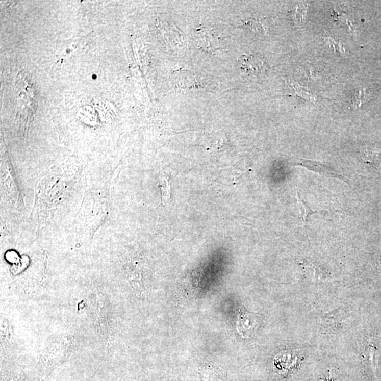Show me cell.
I'll list each match as a JSON object with an SVG mask.
<instances>
[{"label":"cell","instance_id":"2","mask_svg":"<svg viewBox=\"0 0 381 381\" xmlns=\"http://www.w3.org/2000/svg\"><path fill=\"white\" fill-rule=\"evenodd\" d=\"M295 165L305 167V168L314 171V172L321 174V175L328 176V177L340 179V180L346 182L345 178L341 174L337 172L333 167L327 166V165L320 163V162L299 159V161H296Z\"/></svg>","mask_w":381,"mask_h":381},{"label":"cell","instance_id":"6","mask_svg":"<svg viewBox=\"0 0 381 381\" xmlns=\"http://www.w3.org/2000/svg\"><path fill=\"white\" fill-rule=\"evenodd\" d=\"M290 88H292V91H294V93H295L296 95H297L298 96L309 101L314 100V97H313L310 93L306 92L305 90H303L299 85L296 84V83L294 82H290Z\"/></svg>","mask_w":381,"mask_h":381},{"label":"cell","instance_id":"1","mask_svg":"<svg viewBox=\"0 0 381 381\" xmlns=\"http://www.w3.org/2000/svg\"><path fill=\"white\" fill-rule=\"evenodd\" d=\"M239 68L244 72L253 76H261L268 71L266 61L259 55L255 54L243 55L238 60Z\"/></svg>","mask_w":381,"mask_h":381},{"label":"cell","instance_id":"3","mask_svg":"<svg viewBox=\"0 0 381 381\" xmlns=\"http://www.w3.org/2000/svg\"><path fill=\"white\" fill-rule=\"evenodd\" d=\"M206 148L213 152H220L227 145V139L222 133H211L206 136L205 139Z\"/></svg>","mask_w":381,"mask_h":381},{"label":"cell","instance_id":"7","mask_svg":"<svg viewBox=\"0 0 381 381\" xmlns=\"http://www.w3.org/2000/svg\"><path fill=\"white\" fill-rule=\"evenodd\" d=\"M325 42L330 48L332 49L333 51L338 52V53H345V49L342 47V44L337 40H335L334 38H331L330 36H326L324 38Z\"/></svg>","mask_w":381,"mask_h":381},{"label":"cell","instance_id":"4","mask_svg":"<svg viewBox=\"0 0 381 381\" xmlns=\"http://www.w3.org/2000/svg\"><path fill=\"white\" fill-rule=\"evenodd\" d=\"M296 200H297L298 207H299L300 210V216H301V222H302L303 228H304L306 233H307V224L309 217L313 214H315V213H318V212L312 210L307 202H306L305 200L300 198L299 192L298 191L297 188L296 189Z\"/></svg>","mask_w":381,"mask_h":381},{"label":"cell","instance_id":"5","mask_svg":"<svg viewBox=\"0 0 381 381\" xmlns=\"http://www.w3.org/2000/svg\"><path fill=\"white\" fill-rule=\"evenodd\" d=\"M292 355L289 352H281L275 357L274 364L283 373H287L289 370L295 364V361L292 360Z\"/></svg>","mask_w":381,"mask_h":381}]
</instances>
